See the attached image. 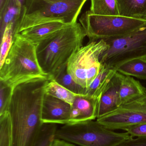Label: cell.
<instances>
[{"mask_svg": "<svg viewBox=\"0 0 146 146\" xmlns=\"http://www.w3.org/2000/svg\"><path fill=\"white\" fill-rule=\"evenodd\" d=\"M71 106L53 96L45 94L42 109L43 123L67 124L70 122Z\"/></svg>", "mask_w": 146, "mask_h": 146, "instance_id": "cell-10", "label": "cell"}, {"mask_svg": "<svg viewBox=\"0 0 146 146\" xmlns=\"http://www.w3.org/2000/svg\"><path fill=\"white\" fill-rule=\"evenodd\" d=\"M146 89L139 81L122 74L119 92V106L144 95Z\"/></svg>", "mask_w": 146, "mask_h": 146, "instance_id": "cell-14", "label": "cell"}, {"mask_svg": "<svg viewBox=\"0 0 146 146\" xmlns=\"http://www.w3.org/2000/svg\"><path fill=\"white\" fill-rule=\"evenodd\" d=\"M13 28V23L8 24L1 37L0 67L2 66L13 44L14 37Z\"/></svg>", "mask_w": 146, "mask_h": 146, "instance_id": "cell-24", "label": "cell"}, {"mask_svg": "<svg viewBox=\"0 0 146 146\" xmlns=\"http://www.w3.org/2000/svg\"><path fill=\"white\" fill-rule=\"evenodd\" d=\"M122 74L117 72L103 93L98 104L97 118L106 115L118 109L119 92Z\"/></svg>", "mask_w": 146, "mask_h": 146, "instance_id": "cell-11", "label": "cell"}, {"mask_svg": "<svg viewBox=\"0 0 146 146\" xmlns=\"http://www.w3.org/2000/svg\"><path fill=\"white\" fill-rule=\"evenodd\" d=\"M44 95L42 88L31 84L13 89L7 110L12 125V146H33L43 124Z\"/></svg>", "mask_w": 146, "mask_h": 146, "instance_id": "cell-1", "label": "cell"}, {"mask_svg": "<svg viewBox=\"0 0 146 146\" xmlns=\"http://www.w3.org/2000/svg\"><path fill=\"white\" fill-rule=\"evenodd\" d=\"M124 130L133 138L146 137V123L130 126Z\"/></svg>", "mask_w": 146, "mask_h": 146, "instance_id": "cell-26", "label": "cell"}, {"mask_svg": "<svg viewBox=\"0 0 146 146\" xmlns=\"http://www.w3.org/2000/svg\"><path fill=\"white\" fill-rule=\"evenodd\" d=\"M109 46L104 39L89 41L74 53L67 63V70L74 80L87 88L100 72V56Z\"/></svg>", "mask_w": 146, "mask_h": 146, "instance_id": "cell-7", "label": "cell"}, {"mask_svg": "<svg viewBox=\"0 0 146 146\" xmlns=\"http://www.w3.org/2000/svg\"><path fill=\"white\" fill-rule=\"evenodd\" d=\"M9 0H0V10L2 9Z\"/></svg>", "mask_w": 146, "mask_h": 146, "instance_id": "cell-29", "label": "cell"}, {"mask_svg": "<svg viewBox=\"0 0 146 146\" xmlns=\"http://www.w3.org/2000/svg\"><path fill=\"white\" fill-rule=\"evenodd\" d=\"M111 130L122 129L146 123V92L144 95L120 106L115 111L97 119Z\"/></svg>", "mask_w": 146, "mask_h": 146, "instance_id": "cell-9", "label": "cell"}, {"mask_svg": "<svg viewBox=\"0 0 146 146\" xmlns=\"http://www.w3.org/2000/svg\"><path fill=\"white\" fill-rule=\"evenodd\" d=\"M12 125L7 111L0 115V146H12Z\"/></svg>", "mask_w": 146, "mask_h": 146, "instance_id": "cell-23", "label": "cell"}, {"mask_svg": "<svg viewBox=\"0 0 146 146\" xmlns=\"http://www.w3.org/2000/svg\"><path fill=\"white\" fill-rule=\"evenodd\" d=\"M51 146H75L73 144L65 141L60 139H55L54 140Z\"/></svg>", "mask_w": 146, "mask_h": 146, "instance_id": "cell-28", "label": "cell"}, {"mask_svg": "<svg viewBox=\"0 0 146 146\" xmlns=\"http://www.w3.org/2000/svg\"><path fill=\"white\" fill-rule=\"evenodd\" d=\"M131 137L127 132H114L93 120L65 124L55 133V139L80 146H116Z\"/></svg>", "mask_w": 146, "mask_h": 146, "instance_id": "cell-5", "label": "cell"}, {"mask_svg": "<svg viewBox=\"0 0 146 146\" xmlns=\"http://www.w3.org/2000/svg\"><path fill=\"white\" fill-rule=\"evenodd\" d=\"M99 101V100L87 95H77L71 106L78 111L79 117L77 123L94 120L97 118Z\"/></svg>", "mask_w": 146, "mask_h": 146, "instance_id": "cell-15", "label": "cell"}, {"mask_svg": "<svg viewBox=\"0 0 146 146\" xmlns=\"http://www.w3.org/2000/svg\"><path fill=\"white\" fill-rule=\"evenodd\" d=\"M17 1L23 7H25L26 0H17Z\"/></svg>", "mask_w": 146, "mask_h": 146, "instance_id": "cell-30", "label": "cell"}, {"mask_svg": "<svg viewBox=\"0 0 146 146\" xmlns=\"http://www.w3.org/2000/svg\"><path fill=\"white\" fill-rule=\"evenodd\" d=\"M86 36L81 24L76 22L66 26L40 41L36 45V54L43 72L51 79L82 47Z\"/></svg>", "mask_w": 146, "mask_h": 146, "instance_id": "cell-2", "label": "cell"}, {"mask_svg": "<svg viewBox=\"0 0 146 146\" xmlns=\"http://www.w3.org/2000/svg\"><path fill=\"white\" fill-rule=\"evenodd\" d=\"M45 94L67 102L71 106L77 95L53 80H50L47 84Z\"/></svg>", "mask_w": 146, "mask_h": 146, "instance_id": "cell-21", "label": "cell"}, {"mask_svg": "<svg viewBox=\"0 0 146 146\" xmlns=\"http://www.w3.org/2000/svg\"><path fill=\"white\" fill-rule=\"evenodd\" d=\"M109 47L100 56L101 63L116 69L133 59H146V23L131 33L104 39Z\"/></svg>", "mask_w": 146, "mask_h": 146, "instance_id": "cell-8", "label": "cell"}, {"mask_svg": "<svg viewBox=\"0 0 146 146\" xmlns=\"http://www.w3.org/2000/svg\"><path fill=\"white\" fill-rule=\"evenodd\" d=\"M87 1L26 0L25 14L14 36L25 29L48 22L58 21L67 25L75 24Z\"/></svg>", "mask_w": 146, "mask_h": 146, "instance_id": "cell-4", "label": "cell"}, {"mask_svg": "<svg viewBox=\"0 0 146 146\" xmlns=\"http://www.w3.org/2000/svg\"><path fill=\"white\" fill-rule=\"evenodd\" d=\"M91 13L97 15L119 16L117 0H90Z\"/></svg>", "mask_w": 146, "mask_h": 146, "instance_id": "cell-20", "label": "cell"}, {"mask_svg": "<svg viewBox=\"0 0 146 146\" xmlns=\"http://www.w3.org/2000/svg\"><path fill=\"white\" fill-rule=\"evenodd\" d=\"M0 115L7 111L9 100L11 98L13 88L7 84L0 81Z\"/></svg>", "mask_w": 146, "mask_h": 146, "instance_id": "cell-25", "label": "cell"}, {"mask_svg": "<svg viewBox=\"0 0 146 146\" xmlns=\"http://www.w3.org/2000/svg\"><path fill=\"white\" fill-rule=\"evenodd\" d=\"M67 25L58 21L48 22L25 29L19 33L27 40L37 45L46 37Z\"/></svg>", "mask_w": 146, "mask_h": 146, "instance_id": "cell-13", "label": "cell"}, {"mask_svg": "<svg viewBox=\"0 0 146 146\" xmlns=\"http://www.w3.org/2000/svg\"><path fill=\"white\" fill-rule=\"evenodd\" d=\"M117 72L115 68L102 64L97 76L87 88V95L99 100L102 94Z\"/></svg>", "mask_w": 146, "mask_h": 146, "instance_id": "cell-16", "label": "cell"}, {"mask_svg": "<svg viewBox=\"0 0 146 146\" xmlns=\"http://www.w3.org/2000/svg\"><path fill=\"white\" fill-rule=\"evenodd\" d=\"M51 80L77 95H87V88L77 84L68 72L67 64L64 65L51 77Z\"/></svg>", "mask_w": 146, "mask_h": 146, "instance_id": "cell-19", "label": "cell"}, {"mask_svg": "<svg viewBox=\"0 0 146 146\" xmlns=\"http://www.w3.org/2000/svg\"><path fill=\"white\" fill-rule=\"evenodd\" d=\"M90 41L123 36L146 23V20L121 16L97 15L89 10L79 19Z\"/></svg>", "mask_w": 146, "mask_h": 146, "instance_id": "cell-6", "label": "cell"}, {"mask_svg": "<svg viewBox=\"0 0 146 146\" xmlns=\"http://www.w3.org/2000/svg\"><path fill=\"white\" fill-rule=\"evenodd\" d=\"M118 72L126 76L146 80V59L137 58L123 62L116 68Z\"/></svg>", "mask_w": 146, "mask_h": 146, "instance_id": "cell-18", "label": "cell"}, {"mask_svg": "<svg viewBox=\"0 0 146 146\" xmlns=\"http://www.w3.org/2000/svg\"><path fill=\"white\" fill-rule=\"evenodd\" d=\"M116 146H146V137H131Z\"/></svg>", "mask_w": 146, "mask_h": 146, "instance_id": "cell-27", "label": "cell"}, {"mask_svg": "<svg viewBox=\"0 0 146 146\" xmlns=\"http://www.w3.org/2000/svg\"><path fill=\"white\" fill-rule=\"evenodd\" d=\"M38 77L50 78L43 72L39 64L36 45L19 33L16 34L0 67V81L13 88L21 82Z\"/></svg>", "mask_w": 146, "mask_h": 146, "instance_id": "cell-3", "label": "cell"}, {"mask_svg": "<svg viewBox=\"0 0 146 146\" xmlns=\"http://www.w3.org/2000/svg\"><path fill=\"white\" fill-rule=\"evenodd\" d=\"M56 124L43 123L33 146H51L55 139Z\"/></svg>", "mask_w": 146, "mask_h": 146, "instance_id": "cell-22", "label": "cell"}, {"mask_svg": "<svg viewBox=\"0 0 146 146\" xmlns=\"http://www.w3.org/2000/svg\"><path fill=\"white\" fill-rule=\"evenodd\" d=\"M143 19H145L146 20V13L145 15V16H144L143 18Z\"/></svg>", "mask_w": 146, "mask_h": 146, "instance_id": "cell-31", "label": "cell"}, {"mask_svg": "<svg viewBox=\"0 0 146 146\" xmlns=\"http://www.w3.org/2000/svg\"><path fill=\"white\" fill-rule=\"evenodd\" d=\"M25 7H23L17 0H9L5 7L0 10L1 37L7 26L13 24V36L25 14Z\"/></svg>", "mask_w": 146, "mask_h": 146, "instance_id": "cell-12", "label": "cell"}, {"mask_svg": "<svg viewBox=\"0 0 146 146\" xmlns=\"http://www.w3.org/2000/svg\"><path fill=\"white\" fill-rule=\"evenodd\" d=\"M121 16L143 19L146 13V0H117Z\"/></svg>", "mask_w": 146, "mask_h": 146, "instance_id": "cell-17", "label": "cell"}]
</instances>
